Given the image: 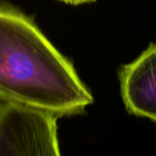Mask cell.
Returning <instances> with one entry per match:
<instances>
[{"mask_svg": "<svg viewBox=\"0 0 156 156\" xmlns=\"http://www.w3.org/2000/svg\"><path fill=\"white\" fill-rule=\"evenodd\" d=\"M0 99L51 113L79 115L94 102L73 63L34 20L0 2Z\"/></svg>", "mask_w": 156, "mask_h": 156, "instance_id": "obj_1", "label": "cell"}, {"mask_svg": "<svg viewBox=\"0 0 156 156\" xmlns=\"http://www.w3.org/2000/svg\"><path fill=\"white\" fill-rule=\"evenodd\" d=\"M56 116L0 101V156H62Z\"/></svg>", "mask_w": 156, "mask_h": 156, "instance_id": "obj_2", "label": "cell"}, {"mask_svg": "<svg viewBox=\"0 0 156 156\" xmlns=\"http://www.w3.org/2000/svg\"><path fill=\"white\" fill-rule=\"evenodd\" d=\"M120 94L129 113L156 123V43L119 68Z\"/></svg>", "mask_w": 156, "mask_h": 156, "instance_id": "obj_3", "label": "cell"}, {"mask_svg": "<svg viewBox=\"0 0 156 156\" xmlns=\"http://www.w3.org/2000/svg\"><path fill=\"white\" fill-rule=\"evenodd\" d=\"M59 1H61L62 3H65L67 5L78 6V5H84V4L93 3V2H96L97 0H59Z\"/></svg>", "mask_w": 156, "mask_h": 156, "instance_id": "obj_4", "label": "cell"}]
</instances>
